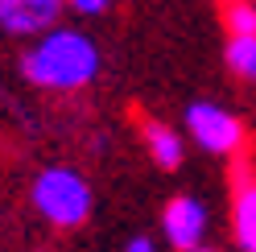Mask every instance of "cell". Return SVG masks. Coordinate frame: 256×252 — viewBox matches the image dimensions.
I'll return each mask as SVG.
<instances>
[{
    "label": "cell",
    "mask_w": 256,
    "mask_h": 252,
    "mask_svg": "<svg viewBox=\"0 0 256 252\" xmlns=\"http://www.w3.org/2000/svg\"><path fill=\"white\" fill-rule=\"evenodd\" d=\"M21 70L29 83L38 87H50V91H74L91 83V74L100 70V54H95V46L74 34V29H58L50 34L46 42H38L34 50L25 54Z\"/></svg>",
    "instance_id": "obj_1"
},
{
    "label": "cell",
    "mask_w": 256,
    "mask_h": 252,
    "mask_svg": "<svg viewBox=\"0 0 256 252\" xmlns=\"http://www.w3.org/2000/svg\"><path fill=\"white\" fill-rule=\"evenodd\" d=\"M34 202H38V211L50 219V224L74 228V224H83L87 211H91V190H87V182L78 174H70V170H46L34 182Z\"/></svg>",
    "instance_id": "obj_2"
},
{
    "label": "cell",
    "mask_w": 256,
    "mask_h": 252,
    "mask_svg": "<svg viewBox=\"0 0 256 252\" xmlns=\"http://www.w3.org/2000/svg\"><path fill=\"white\" fill-rule=\"evenodd\" d=\"M186 124H190V136L211 153H236L244 145V124L215 104H190Z\"/></svg>",
    "instance_id": "obj_3"
},
{
    "label": "cell",
    "mask_w": 256,
    "mask_h": 252,
    "mask_svg": "<svg viewBox=\"0 0 256 252\" xmlns=\"http://www.w3.org/2000/svg\"><path fill=\"white\" fill-rule=\"evenodd\" d=\"M162 224H166L170 244L182 248V252H190V248H198L202 232H206V211H202L198 198L182 194V198H174L170 207H166V219H162Z\"/></svg>",
    "instance_id": "obj_4"
},
{
    "label": "cell",
    "mask_w": 256,
    "mask_h": 252,
    "mask_svg": "<svg viewBox=\"0 0 256 252\" xmlns=\"http://www.w3.org/2000/svg\"><path fill=\"white\" fill-rule=\"evenodd\" d=\"M62 12V0H0V25L8 34H38Z\"/></svg>",
    "instance_id": "obj_5"
},
{
    "label": "cell",
    "mask_w": 256,
    "mask_h": 252,
    "mask_svg": "<svg viewBox=\"0 0 256 252\" xmlns=\"http://www.w3.org/2000/svg\"><path fill=\"white\" fill-rule=\"evenodd\" d=\"M232 224H236L240 248H244V252H256V182H244V186L236 190Z\"/></svg>",
    "instance_id": "obj_6"
},
{
    "label": "cell",
    "mask_w": 256,
    "mask_h": 252,
    "mask_svg": "<svg viewBox=\"0 0 256 252\" xmlns=\"http://www.w3.org/2000/svg\"><path fill=\"white\" fill-rule=\"evenodd\" d=\"M145 136H149V149L157 157V166H166V170L182 166V140H178L174 128H166V124H145Z\"/></svg>",
    "instance_id": "obj_7"
},
{
    "label": "cell",
    "mask_w": 256,
    "mask_h": 252,
    "mask_svg": "<svg viewBox=\"0 0 256 252\" xmlns=\"http://www.w3.org/2000/svg\"><path fill=\"white\" fill-rule=\"evenodd\" d=\"M223 25L232 38H256V8L248 0H228L223 4Z\"/></svg>",
    "instance_id": "obj_8"
},
{
    "label": "cell",
    "mask_w": 256,
    "mask_h": 252,
    "mask_svg": "<svg viewBox=\"0 0 256 252\" xmlns=\"http://www.w3.org/2000/svg\"><path fill=\"white\" fill-rule=\"evenodd\" d=\"M228 66L256 83V38H232L228 42Z\"/></svg>",
    "instance_id": "obj_9"
},
{
    "label": "cell",
    "mask_w": 256,
    "mask_h": 252,
    "mask_svg": "<svg viewBox=\"0 0 256 252\" xmlns=\"http://www.w3.org/2000/svg\"><path fill=\"white\" fill-rule=\"evenodd\" d=\"M70 4H74L78 12H104V8L112 4V0H70Z\"/></svg>",
    "instance_id": "obj_10"
},
{
    "label": "cell",
    "mask_w": 256,
    "mask_h": 252,
    "mask_svg": "<svg viewBox=\"0 0 256 252\" xmlns=\"http://www.w3.org/2000/svg\"><path fill=\"white\" fill-rule=\"evenodd\" d=\"M128 252H157V248H153L149 240H140V236H136V240H132V244H128Z\"/></svg>",
    "instance_id": "obj_11"
},
{
    "label": "cell",
    "mask_w": 256,
    "mask_h": 252,
    "mask_svg": "<svg viewBox=\"0 0 256 252\" xmlns=\"http://www.w3.org/2000/svg\"><path fill=\"white\" fill-rule=\"evenodd\" d=\"M190 252H211V248H190Z\"/></svg>",
    "instance_id": "obj_12"
}]
</instances>
